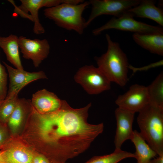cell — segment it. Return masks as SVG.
Instances as JSON below:
<instances>
[{
    "instance_id": "obj_1",
    "label": "cell",
    "mask_w": 163,
    "mask_h": 163,
    "mask_svg": "<svg viewBox=\"0 0 163 163\" xmlns=\"http://www.w3.org/2000/svg\"><path fill=\"white\" fill-rule=\"evenodd\" d=\"M90 103L80 108L72 107L65 100L58 110L41 114L35 111L40 136L52 149L46 157L52 162L65 163L85 151L103 132V123L87 121Z\"/></svg>"
},
{
    "instance_id": "obj_2",
    "label": "cell",
    "mask_w": 163,
    "mask_h": 163,
    "mask_svg": "<svg viewBox=\"0 0 163 163\" xmlns=\"http://www.w3.org/2000/svg\"><path fill=\"white\" fill-rule=\"evenodd\" d=\"M105 36L107 49L101 56L95 57L97 67L111 82L123 87L128 80L129 65L127 56L118 43L113 41L108 34H106Z\"/></svg>"
},
{
    "instance_id": "obj_3",
    "label": "cell",
    "mask_w": 163,
    "mask_h": 163,
    "mask_svg": "<svg viewBox=\"0 0 163 163\" xmlns=\"http://www.w3.org/2000/svg\"><path fill=\"white\" fill-rule=\"evenodd\" d=\"M137 121L143 138L157 155L163 154V107L149 103L139 112Z\"/></svg>"
},
{
    "instance_id": "obj_4",
    "label": "cell",
    "mask_w": 163,
    "mask_h": 163,
    "mask_svg": "<svg viewBox=\"0 0 163 163\" xmlns=\"http://www.w3.org/2000/svg\"><path fill=\"white\" fill-rule=\"evenodd\" d=\"M89 5V1L77 4L63 3L45 8L44 14L59 27L81 35L86 28V21L83 17L82 14Z\"/></svg>"
},
{
    "instance_id": "obj_5",
    "label": "cell",
    "mask_w": 163,
    "mask_h": 163,
    "mask_svg": "<svg viewBox=\"0 0 163 163\" xmlns=\"http://www.w3.org/2000/svg\"><path fill=\"white\" fill-rule=\"evenodd\" d=\"M133 17L126 12L119 17L113 18L104 25L94 29L92 34L97 36L104 30L110 29L132 32L134 33H163V29L161 27L138 21Z\"/></svg>"
},
{
    "instance_id": "obj_6",
    "label": "cell",
    "mask_w": 163,
    "mask_h": 163,
    "mask_svg": "<svg viewBox=\"0 0 163 163\" xmlns=\"http://www.w3.org/2000/svg\"><path fill=\"white\" fill-rule=\"evenodd\" d=\"M74 79L90 94H98L110 88L111 82L98 67L92 65L80 68Z\"/></svg>"
},
{
    "instance_id": "obj_7",
    "label": "cell",
    "mask_w": 163,
    "mask_h": 163,
    "mask_svg": "<svg viewBox=\"0 0 163 163\" xmlns=\"http://www.w3.org/2000/svg\"><path fill=\"white\" fill-rule=\"evenodd\" d=\"M141 0H90V14L86 21V27L96 18L102 15L118 17L130 8L138 5Z\"/></svg>"
},
{
    "instance_id": "obj_8",
    "label": "cell",
    "mask_w": 163,
    "mask_h": 163,
    "mask_svg": "<svg viewBox=\"0 0 163 163\" xmlns=\"http://www.w3.org/2000/svg\"><path fill=\"white\" fill-rule=\"evenodd\" d=\"M21 5L17 6L13 1L11 2L14 6L15 10L22 17L27 18L34 22L33 31L37 34L44 33L45 29L40 23L38 11L41 8H49L62 3V0H21Z\"/></svg>"
},
{
    "instance_id": "obj_9",
    "label": "cell",
    "mask_w": 163,
    "mask_h": 163,
    "mask_svg": "<svg viewBox=\"0 0 163 163\" xmlns=\"http://www.w3.org/2000/svg\"><path fill=\"white\" fill-rule=\"evenodd\" d=\"M118 107L135 113L139 112L149 103L147 87L135 84L119 96L115 101Z\"/></svg>"
},
{
    "instance_id": "obj_10",
    "label": "cell",
    "mask_w": 163,
    "mask_h": 163,
    "mask_svg": "<svg viewBox=\"0 0 163 163\" xmlns=\"http://www.w3.org/2000/svg\"><path fill=\"white\" fill-rule=\"evenodd\" d=\"M18 41L23 57L31 60L35 67H38L48 57L50 46L46 39L31 40L21 36L18 37Z\"/></svg>"
},
{
    "instance_id": "obj_11",
    "label": "cell",
    "mask_w": 163,
    "mask_h": 163,
    "mask_svg": "<svg viewBox=\"0 0 163 163\" xmlns=\"http://www.w3.org/2000/svg\"><path fill=\"white\" fill-rule=\"evenodd\" d=\"M9 78V84L6 96L18 94L20 91L30 83L41 79H47L45 72L40 71L32 72L14 68L3 62Z\"/></svg>"
},
{
    "instance_id": "obj_12",
    "label": "cell",
    "mask_w": 163,
    "mask_h": 163,
    "mask_svg": "<svg viewBox=\"0 0 163 163\" xmlns=\"http://www.w3.org/2000/svg\"><path fill=\"white\" fill-rule=\"evenodd\" d=\"M135 113L119 107L116 109L117 128L114 140L115 150H121L124 142L131 139L133 132L132 126Z\"/></svg>"
},
{
    "instance_id": "obj_13",
    "label": "cell",
    "mask_w": 163,
    "mask_h": 163,
    "mask_svg": "<svg viewBox=\"0 0 163 163\" xmlns=\"http://www.w3.org/2000/svg\"><path fill=\"white\" fill-rule=\"evenodd\" d=\"M63 101L53 93L45 89L33 94L30 101L33 108L38 113L41 114L58 110L62 105Z\"/></svg>"
},
{
    "instance_id": "obj_14",
    "label": "cell",
    "mask_w": 163,
    "mask_h": 163,
    "mask_svg": "<svg viewBox=\"0 0 163 163\" xmlns=\"http://www.w3.org/2000/svg\"><path fill=\"white\" fill-rule=\"evenodd\" d=\"M152 0H142L140 3L127 12L132 16L146 18L154 21L163 26V10L156 7Z\"/></svg>"
},
{
    "instance_id": "obj_15",
    "label": "cell",
    "mask_w": 163,
    "mask_h": 163,
    "mask_svg": "<svg viewBox=\"0 0 163 163\" xmlns=\"http://www.w3.org/2000/svg\"><path fill=\"white\" fill-rule=\"evenodd\" d=\"M133 38L137 44L150 52L163 55V33H134Z\"/></svg>"
},
{
    "instance_id": "obj_16",
    "label": "cell",
    "mask_w": 163,
    "mask_h": 163,
    "mask_svg": "<svg viewBox=\"0 0 163 163\" xmlns=\"http://www.w3.org/2000/svg\"><path fill=\"white\" fill-rule=\"evenodd\" d=\"M0 47L7 60L15 68L24 69L20 56L18 37L16 35L11 34L7 37H0Z\"/></svg>"
},
{
    "instance_id": "obj_17",
    "label": "cell",
    "mask_w": 163,
    "mask_h": 163,
    "mask_svg": "<svg viewBox=\"0 0 163 163\" xmlns=\"http://www.w3.org/2000/svg\"><path fill=\"white\" fill-rule=\"evenodd\" d=\"M130 140L135 146L136 152L134 154L137 163H149L157 155L136 130L133 131Z\"/></svg>"
},
{
    "instance_id": "obj_18",
    "label": "cell",
    "mask_w": 163,
    "mask_h": 163,
    "mask_svg": "<svg viewBox=\"0 0 163 163\" xmlns=\"http://www.w3.org/2000/svg\"><path fill=\"white\" fill-rule=\"evenodd\" d=\"M5 163H32L34 155L21 147H15L2 151Z\"/></svg>"
},
{
    "instance_id": "obj_19",
    "label": "cell",
    "mask_w": 163,
    "mask_h": 163,
    "mask_svg": "<svg viewBox=\"0 0 163 163\" xmlns=\"http://www.w3.org/2000/svg\"><path fill=\"white\" fill-rule=\"evenodd\" d=\"M32 105L30 101L19 98L16 106L7 122L13 130L17 129L23 121L29 107Z\"/></svg>"
},
{
    "instance_id": "obj_20",
    "label": "cell",
    "mask_w": 163,
    "mask_h": 163,
    "mask_svg": "<svg viewBox=\"0 0 163 163\" xmlns=\"http://www.w3.org/2000/svg\"><path fill=\"white\" fill-rule=\"evenodd\" d=\"M149 103L163 107V73L161 72L147 87Z\"/></svg>"
},
{
    "instance_id": "obj_21",
    "label": "cell",
    "mask_w": 163,
    "mask_h": 163,
    "mask_svg": "<svg viewBox=\"0 0 163 163\" xmlns=\"http://www.w3.org/2000/svg\"><path fill=\"white\" fill-rule=\"evenodd\" d=\"M135 158L134 153L122 150H115L113 153L102 156H95L85 163H118L127 158Z\"/></svg>"
},
{
    "instance_id": "obj_22",
    "label": "cell",
    "mask_w": 163,
    "mask_h": 163,
    "mask_svg": "<svg viewBox=\"0 0 163 163\" xmlns=\"http://www.w3.org/2000/svg\"><path fill=\"white\" fill-rule=\"evenodd\" d=\"M19 98L18 94L6 96L0 104V121L3 123L7 121L14 111Z\"/></svg>"
},
{
    "instance_id": "obj_23",
    "label": "cell",
    "mask_w": 163,
    "mask_h": 163,
    "mask_svg": "<svg viewBox=\"0 0 163 163\" xmlns=\"http://www.w3.org/2000/svg\"><path fill=\"white\" fill-rule=\"evenodd\" d=\"M7 74L0 62V100H4L7 94Z\"/></svg>"
},
{
    "instance_id": "obj_24",
    "label": "cell",
    "mask_w": 163,
    "mask_h": 163,
    "mask_svg": "<svg viewBox=\"0 0 163 163\" xmlns=\"http://www.w3.org/2000/svg\"><path fill=\"white\" fill-rule=\"evenodd\" d=\"M163 65V60H161L159 61L150 64L146 66L141 68H136L133 67L130 65H129L128 68L132 69L133 72H135L137 71H142L148 70V69L155 67L160 66Z\"/></svg>"
},
{
    "instance_id": "obj_25",
    "label": "cell",
    "mask_w": 163,
    "mask_h": 163,
    "mask_svg": "<svg viewBox=\"0 0 163 163\" xmlns=\"http://www.w3.org/2000/svg\"><path fill=\"white\" fill-rule=\"evenodd\" d=\"M6 139V134L4 129L0 125V145L4 142Z\"/></svg>"
},
{
    "instance_id": "obj_26",
    "label": "cell",
    "mask_w": 163,
    "mask_h": 163,
    "mask_svg": "<svg viewBox=\"0 0 163 163\" xmlns=\"http://www.w3.org/2000/svg\"><path fill=\"white\" fill-rule=\"evenodd\" d=\"M158 156V157L152 159L149 163H163V154Z\"/></svg>"
},
{
    "instance_id": "obj_27",
    "label": "cell",
    "mask_w": 163,
    "mask_h": 163,
    "mask_svg": "<svg viewBox=\"0 0 163 163\" xmlns=\"http://www.w3.org/2000/svg\"><path fill=\"white\" fill-rule=\"evenodd\" d=\"M40 163H52L46 157L43 155H39Z\"/></svg>"
},
{
    "instance_id": "obj_28",
    "label": "cell",
    "mask_w": 163,
    "mask_h": 163,
    "mask_svg": "<svg viewBox=\"0 0 163 163\" xmlns=\"http://www.w3.org/2000/svg\"><path fill=\"white\" fill-rule=\"evenodd\" d=\"M0 163H5L3 158L2 151H0Z\"/></svg>"
},
{
    "instance_id": "obj_29",
    "label": "cell",
    "mask_w": 163,
    "mask_h": 163,
    "mask_svg": "<svg viewBox=\"0 0 163 163\" xmlns=\"http://www.w3.org/2000/svg\"><path fill=\"white\" fill-rule=\"evenodd\" d=\"M4 100H0V104H1V103L3 102V101Z\"/></svg>"
},
{
    "instance_id": "obj_30",
    "label": "cell",
    "mask_w": 163,
    "mask_h": 163,
    "mask_svg": "<svg viewBox=\"0 0 163 163\" xmlns=\"http://www.w3.org/2000/svg\"><path fill=\"white\" fill-rule=\"evenodd\" d=\"M65 163H67V162H66Z\"/></svg>"
},
{
    "instance_id": "obj_31",
    "label": "cell",
    "mask_w": 163,
    "mask_h": 163,
    "mask_svg": "<svg viewBox=\"0 0 163 163\" xmlns=\"http://www.w3.org/2000/svg\"></svg>"
}]
</instances>
